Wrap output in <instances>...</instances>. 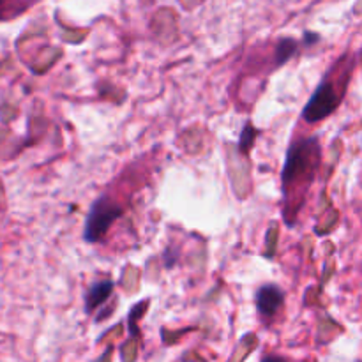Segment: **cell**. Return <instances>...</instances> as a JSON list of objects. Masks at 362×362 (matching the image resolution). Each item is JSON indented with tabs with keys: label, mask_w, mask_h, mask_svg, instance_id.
<instances>
[{
	"label": "cell",
	"mask_w": 362,
	"mask_h": 362,
	"mask_svg": "<svg viewBox=\"0 0 362 362\" xmlns=\"http://www.w3.org/2000/svg\"><path fill=\"white\" fill-rule=\"evenodd\" d=\"M318 166V144L315 138L297 141L288 151L285 168H283V189H288L290 184H311Z\"/></svg>",
	"instance_id": "cell-1"
},
{
	"label": "cell",
	"mask_w": 362,
	"mask_h": 362,
	"mask_svg": "<svg viewBox=\"0 0 362 362\" xmlns=\"http://www.w3.org/2000/svg\"><path fill=\"white\" fill-rule=\"evenodd\" d=\"M122 214V207L117 205L113 200H110L108 197H103L99 200H95L87 216V225H85L83 233L85 240L87 243H98V240H101L110 230V226Z\"/></svg>",
	"instance_id": "cell-2"
},
{
	"label": "cell",
	"mask_w": 362,
	"mask_h": 362,
	"mask_svg": "<svg viewBox=\"0 0 362 362\" xmlns=\"http://www.w3.org/2000/svg\"><path fill=\"white\" fill-rule=\"evenodd\" d=\"M339 105V95L334 90V85L331 81H324L320 83V87L315 90L313 98L310 99V103L304 108L303 117L308 122H318V120L325 119V117L331 115Z\"/></svg>",
	"instance_id": "cell-3"
},
{
	"label": "cell",
	"mask_w": 362,
	"mask_h": 362,
	"mask_svg": "<svg viewBox=\"0 0 362 362\" xmlns=\"http://www.w3.org/2000/svg\"><path fill=\"white\" fill-rule=\"evenodd\" d=\"M283 292L276 285H265L257 292V308L264 317H272L283 306Z\"/></svg>",
	"instance_id": "cell-4"
},
{
	"label": "cell",
	"mask_w": 362,
	"mask_h": 362,
	"mask_svg": "<svg viewBox=\"0 0 362 362\" xmlns=\"http://www.w3.org/2000/svg\"><path fill=\"white\" fill-rule=\"evenodd\" d=\"M113 292V283L112 281H101L95 283L85 296V310L87 313H92L98 306H101Z\"/></svg>",
	"instance_id": "cell-5"
},
{
	"label": "cell",
	"mask_w": 362,
	"mask_h": 362,
	"mask_svg": "<svg viewBox=\"0 0 362 362\" xmlns=\"http://www.w3.org/2000/svg\"><path fill=\"white\" fill-rule=\"evenodd\" d=\"M293 49H296V45H293V41H290V39H286V41H281V45H279V48H278V62H281V64L286 62V59L292 55Z\"/></svg>",
	"instance_id": "cell-6"
},
{
	"label": "cell",
	"mask_w": 362,
	"mask_h": 362,
	"mask_svg": "<svg viewBox=\"0 0 362 362\" xmlns=\"http://www.w3.org/2000/svg\"><path fill=\"white\" fill-rule=\"evenodd\" d=\"M255 134H257V131H255L253 127H251L250 124H247V126L244 127V131H243V141H240V148H243L244 152L250 151V147H251V145H253Z\"/></svg>",
	"instance_id": "cell-7"
},
{
	"label": "cell",
	"mask_w": 362,
	"mask_h": 362,
	"mask_svg": "<svg viewBox=\"0 0 362 362\" xmlns=\"http://www.w3.org/2000/svg\"><path fill=\"white\" fill-rule=\"evenodd\" d=\"M262 362H288V361L281 359V357H274V356H271V357H265V359L262 361Z\"/></svg>",
	"instance_id": "cell-8"
}]
</instances>
